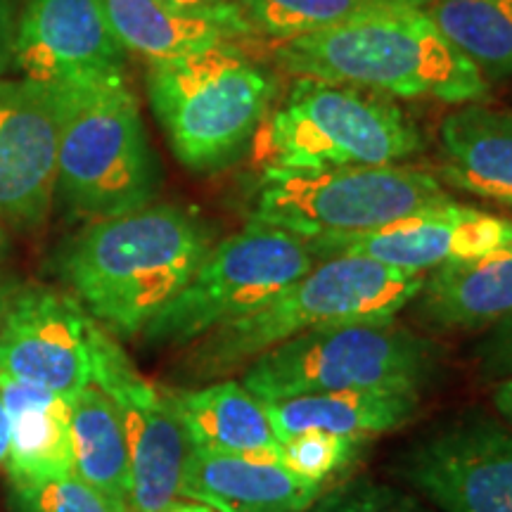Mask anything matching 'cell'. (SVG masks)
I'll use <instances>...</instances> for the list:
<instances>
[{"mask_svg":"<svg viewBox=\"0 0 512 512\" xmlns=\"http://www.w3.org/2000/svg\"><path fill=\"white\" fill-rule=\"evenodd\" d=\"M0 401L10 422L8 482L72 475L69 401L36 384L0 373Z\"/></svg>","mask_w":512,"mask_h":512,"instance_id":"obj_21","label":"cell"},{"mask_svg":"<svg viewBox=\"0 0 512 512\" xmlns=\"http://www.w3.org/2000/svg\"><path fill=\"white\" fill-rule=\"evenodd\" d=\"M491 406L496 408V413L501 415L503 422H508L512 427V377L496 382L491 387Z\"/></svg>","mask_w":512,"mask_h":512,"instance_id":"obj_33","label":"cell"},{"mask_svg":"<svg viewBox=\"0 0 512 512\" xmlns=\"http://www.w3.org/2000/svg\"><path fill=\"white\" fill-rule=\"evenodd\" d=\"M389 472L437 512H512V427L465 408L408 441Z\"/></svg>","mask_w":512,"mask_h":512,"instance_id":"obj_10","label":"cell"},{"mask_svg":"<svg viewBox=\"0 0 512 512\" xmlns=\"http://www.w3.org/2000/svg\"><path fill=\"white\" fill-rule=\"evenodd\" d=\"M366 453V439L328 432H304L280 441L278 463L304 482L330 489L332 479L347 475Z\"/></svg>","mask_w":512,"mask_h":512,"instance_id":"obj_26","label":"cell"},{"mask_svg":"<svg viewBox=\"0 0 512 512\" xmlns=\"http://www.w3.org/2000/svg\"><path fill=\"white\" fill-rule=\"evenodd\" d=\"M406 309L437 335L489 330L512 313V245L425 273Z\"/></svg>","mask_w":512,"mask_h":512,"instance_id":"obj_17","label":"cell"},{"mask_svg":"<svg viewBox=\"0 0 512 512\" xmlns=\"http://www.w3.org/2000/svg\"><path fill=\"white\" fill-rule=\"evenodd\" d=\"M53 95L60 121L55 200L64 211L88 223L157 202L162 164L128 76L76 81Z\"/></svg>","mask_w":512,"mask_h":512,"instance_id":"obj_4","label":"cell"},{"mask_svg":"<svg viewBox=\"0 0 512 512\" xmlns=\"http://www.w3.org/2000/svg\"><path fill=\"white\" fill-rule=\"evenodd\" d=\"M422 275L354 256L318 261L271 302L185 347L178 377L188 387L226 380L304 332L399 316L420 290Z\"/></svg>","mask_w":512,"mask_h":512,"instance_id":"obj_3","label":"cell"},{"mask_svg":"<svg viewBox=\"0 0 512 512\" xmlns=\"http://www.w3.org/2000/svg\"><path fill=\"white\" fill-rule=\"evenodd\" d=\"M8 512H128V505L102 496L79 477L8 482Z\"/></svg>","mask_w":512,"mask_h":512,"instance_id":"obj_27","label":"cell"},{"mask_svg":"<svg viewBox=\"0 0 512 512\" xmlns=\"http://www.w3.org/2000/svg\"><path fill=\"white\" fill-rule=\"evenodd\" d=\"M316 264L302 238L249 221L238 233L216 240L190 283L140 339L155 349L190 347L207 332L271 302Z\"/></svg>","mask_w":512,"mask_h":512,"instance_id":"obj_9","label":"cell"},{"mask_svg":"<svg viewBox=\"0 0 512 512\" xmlns=\"http://www.w3.org/2000/svg\"><path fill=\"white\" fill-rule=\"evenodd\" d=\"M93 384L117 406L131 458L128 512H155L174 503L190 441L164 384L140 375L117 337L102 325L93 332Z\"/></svg>","mask_w":512,"mask_h":512,"instance_id":"obj_11","label":"cell"},{"mask_svg":"<svg viewBox=\"0 0 512 512\" xmlns=\"http://www.w3.org/2000/svg\"><path fill=\"white\" fill-rule=\"evenodd\" d=\"M95 328L67 290L27 283L0 330V373L72 401L93 384Z\"/></svg>","mask_w":512,"mask_h":512,"instance_id":"obj_13","label":"cell"},{"mask_svg":"<svg viewBox=\"0 0 512 512\" xmlns=\"http://www.w3.org/2000/svg\"><path fill=\"white\" fill-rule=\"evenodd\" d=\"M325 486L304 482L278 460L190 448L178 498L216 512H306Z\"/></svg>","mask_w":512,"mask_h":512,"instance_id":"obj_16","label":"cell"},{"mask_svg":"<svg viewBox=\"0 0 512 512\" xmlns=\"http://www.w3.org/2000/svg\"><path fill=\"white\" fill-rule=\"evenodd\" d=\"M401 3L408 5V8H415V10L425 12L434 3V0H401Z\"/></svg>","mask_w":512,"mask_h":512,"instance_id":"obj_37","label":"cell"},{"mask_svg":"<svg viewBox=\"0 0 512 512\" xmlns=\"http://www.w3.org/2000/svg\"><path fill=\"white\" fill-rule=\"evenodd\" d=\"M439 176L448 188L512 211V110L467 102L446 114Z\"/></svg>","mask_w":512,"mask_h":512,"instance_id":"obj_18","label":"cell"},{"mask_svg":"<svg viewBox=\"0 0 512 512\" xmlns=\"http://www.w3.org/2000/svg\"><path fill=\"white\" fill-rule=\"evenodd\" d=\"M273 60L297 79L366 88L401 100L467 105L491 83L422 10H394L280 41Z\"/></svg>","mask_w":512,"mask_h":512,"instance_id":"obj_2","label":"cell"},{"mask_svg":"<svg viewBox=\"0 0 512 512\" xmlns=\"http://www.w3.org/2000/svg\"><path fill=\"white\" fill-rule=\"evenodd\" d=\"M27 285L22 278H15V275H3L0 273V330H3L5 318L15 304L17 294L22 292V287Z\"/></svg>","mask_w":512,"mask_h":512,"instance_id":"obj_32","label":"cell"},{"mask_svg":"<svg viewBox=\"0 0 512 512\" xmlns=\"http://www.w3.org/2000/svg\"><path fill=\"white\" fill-rule=\"evenodd\" d=\"M15 31H17L15 0H0V76H5L12 69Z\"/></svg>","mask_w":512,"mask_h":512,"instance_id":"obj_31","label":"cell"},{"mask_svg":"<svg viewBox=\"0 0 512 512\" xmlns=\"http://www.w3.org/2000/svg\"><path fill=\"white\" fill-rule=\"evenodd\" d=\"M10 233H8V226H5L3 221H0V264H3L5 259H8L10 254Z\"/></svg>","mask_w":512,"mask_h":512,"instance_id":"obj_36","label":"cell"},{"mask_svg":"<svg viewBox=\"0 0 512 512\" xmlns=\"http://www.w3.org/2000/svg\"><path fill=\"white\" fill-rule=\"evenodd\" d=\"M10 458V422L8 411H5L3 401H0V472L5 475V467H8Z\"/></svg>","mask_w":512,"mask_h":512,"instance_id":"obj_34","label":"cell"},{"mask_svg":"<svg viewBox=\"0 0 512 512\" xmlns=\"http://www.w3.org/2000/svg\"><path fill=\"white\" fill-rule=\"evenodd\" d=\"M95 5L126 53L147 62L235 41L216 24L169 8L162 0H95Z\"/></svg>","mask_w":512,"mask_h":512,"instance_id":"obj_23","label":"cell"},{"mask_svg":"<svg viewBox=\"0 0 512 512\" xmlns=\"http://www.w3.org/2000/svg\"><path fill=\"white\" fill-rule=\"evenodd\" d=\"M155 512H216V510H211V508H207V505H202V503H195V501H176L174 503H169V505H164V508H159V510H155Z\"/></svg>","mask_w":512,"mask_h":512,"instance_id":"obj_35","label":"cell"},{"mask_svg":"<svg viewBox=\"0 0 512 512\" xmlns=\"http://www.w3.org/2000/svg\"><path fill=\"white\" fill-rule=\"evenodd\" d=\"M238 3L254 34L275 38L278 43L344 27L382 12L408 8L401 0H238Z\"/></svg>","mask_w":512,"mask_h":512,"instance_id":"obj_25","label":"cell"},{"mask_svg":"<svg viewBox=\"0 0 512 512\" xmlns=\"http://www.w3.org/2000/svg\"><path fill=\"white\" fill-rule=\"evenodd\" d=\"M271 164L283 169L403 164L425 145L394 98L366 88L297 79L268 126Z\"/></svg>","mask_w":512,"mask_h":512,"instance_id":"obj_8","label":"cell"},{"mask_svg":"<svg viewBox=\"0 0 512 512\" xmlns=\"http://www.w3.org/2000/svg\"><path fill=\"white\" fill-rule=\"evenodd\" d=\"M451 200L437 176L408 164L337 169L268 164L249 200V221L313 240L368 233Z\"/></svg>","mask_w":512,"mask_h":512,"instance_id":"obj_7","label":"cell"},{"mask_svg":"<svg viewBox=\"0 0 512 512\" xmlns=\"http://www.w3.org/2000/svg\"><path fill=\"white\" fill-rule=\"evenodd\" d=\"M425 12L486 81L512 79V0H434Z\"/></svg>","mask_w":512,"mask_h":512,"instance_id":"obj_24","label":"cell"},{"mask_svg":"<svg viewBox=\"0 0 512 512\" xmlns=\"http://www.w3.org/2000/svg\"><path fill=\"white\" fill-rule=\"evenodd\" d=\"M55 95L24 79L0 76V221L36 233L46 228L57 190Z\"/></svg>","mask_w":512,"mask_h":512,"instance_id":"obj_14","label":"cell"},{"mask_svg":"<svg viewBox=\"0 0 512 512\" xmlns=\"http://www.w3.org/2000/svg\"><path fill=\"white\" fill-rule=\"evenodd\" d=\"M145 91L185 169L214 176L247 155L278 93L271 69L235 41L147 62Z\"/></svg>","mask_w":512,"mask_h":512,"instance_id":"obj_5","label":"cell"},{"mask_svg":"<svg viewBox=\"0 0 512 512\" xmlns=\"http://www.w3.org/2000/svg\"><path fill=\"white\" fill-rule=\"evenodd\" d=\"M318 261L354 256L406 273L470 261L512 245V216L451 200L368 233L304 240Z\"/></svg>","mask_w":512,"mask_h":512,"instance_id":"obj_12","label":"cell"},{"mask_svg":"<svg viewBox=\"0 0 512 512\" xmlns=\"http://www.w3.org/2000/svg\"><path fill=\"white\" fill-rule=\"evenodd\" d=\"M128 53L95 0H29L17 17L12 69L43 88L126 76Z\"/></svg>","mask_w":512,"mask_h":512,"instance_id":"obj_15","label":"cell"},{"mask_svg":"<svg viewBox=\"0 0 512 512\" xmlns=\"http://www.w3.org/2000/svg\"><path fill=\"white\" fill-rule=\"evenodd\" d=\"M192 448L230 456L278 460L280 439L266 403L240 380L226 377L192 387L164 384Z\"/></svg>","mask_w":512,"mask_h":512,"instance_id":"obj_19","label":"cell"},{"mask_svg":"<svg viewBox=\"0 0 512 512\" xmlns=\"http://www.w3.org/2000/svg\"><path fill=\"white\" fill-rule=\"evenodd\" d=\"M446 351L399 318L330 325L273 347L238 380L264 403L344 389L411 387L444 377Z\"/></svg>","mask_w":512,"mask_h":512,"instance_id":"obj_6","label":"cell"},{"mask_svg":"<svg viewBox=\"0 0 512 512\" xmlns=\"http://www.w3.org/2000/svg\"><path fill=\"white\" fill-rule=\"evenodd\" d=\"M472 366L479 380L491 384L512 377V313L479 335L472 349Z\"/></svg>","mask_w":512,"mask_h":512,"instance_id":"obj_29","label":"cell"},{"mask_svg":"<svg viewBox=\"0 0 512 512\" xmlns=\"http://www.w3.org/2000/svg\"><path fill=\"white\" fill-rule=\"evenodd\" d=\"M306 512H437L415 491L380 479L356 477L325 489Z\"/></svg>","mask_w":512,"mask_h":512,"instance_id":"obj_28","label":"cell"},{"mask_svg":"<svg viewBox=\"0 0 512 512\" xmlns=\"http://www.w3.org/2000/svg\"><path fill=\"white\" fill-rule=\"evenodd\" d=\"M425 392L411 387L344 389L266 403L280 441L304 432L375 439L411 425L422 411Z\"/></svg>","mask_w":512,"mask_h":512,"instance_id":"obj_20","label":"cell"},{"mask_svg":"<svg viewBox=\"0 0 512 512\" xmlns=\"http://www.w3.org/2000/svg\"><path fill=\"white\" fill-rule=\"evenodd\" d=\"M72 472L102 496L128 505L131 458L126 432L114 401L95 384L69 401Z\"/></svg>","mask_w":512,"mask_h":512,"instance_id":"obj_22","label":"cell"},{"mask_svg":"<svg viewBox=\"0 0 512 512\" xmlns=\"http://www.w3.org/2000/svg\"><path fill=\"white\" fill-rule=\"evenodd\" d=\"M216 245L197 209L152 202L88 221L57 249L53 268L67 292L117 339H133L178 297Z\"/></svg>","mask_w":512,"mask_h":512,"instance_id":"obj_1","label":"cell"},{"mask_svg":"<svg viewBox=\"0 0 512 512\" xmlns=\"http://www.w3.org/2000/svg\"><path fill=\"white\" fill-rule=\"evenodd\" d=\"M162 3L185 12V15L207 19V22L221 27L235 41L254 36L238 0H162Z\"/></svg>","mask_w":512,"mask_h":512,"instance_id":"obj_30","label":"cell"}]
</instances>
